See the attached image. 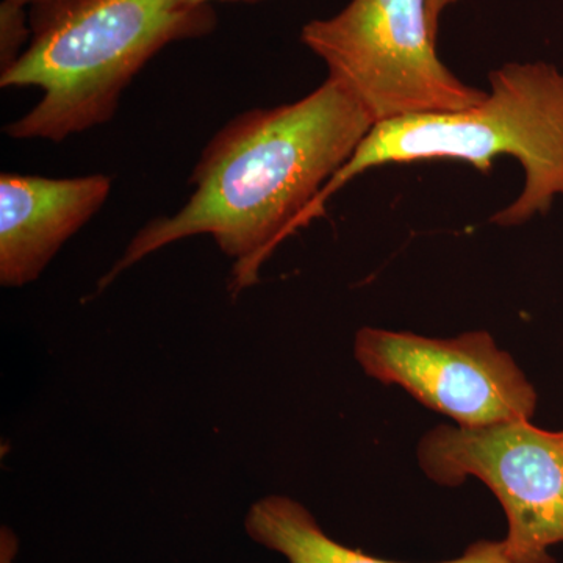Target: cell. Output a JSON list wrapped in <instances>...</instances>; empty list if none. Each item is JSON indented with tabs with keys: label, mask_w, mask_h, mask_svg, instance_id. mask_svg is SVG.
Listing matches in <instances>:
<instances>
[{
	"label": "cell",
	"mask_w": 563,
	"mask_h": 563,
	"mask_svg": "<svg viewBox=\"0 0 563 563\" xmlns=\"http://www.w3.org/2000/svg\"><path fill=\"white\" fill-rule=\"evenodd\" d=\"M373 128L362 103L329 77L299 101L239 114L203 150L187 203L144 225L98 290L152 252L198 235L235 258L231 291L246 290L284 240L303 228L314 199Z\"/></svg>",
	"instance_id": "6da1fadb"
},
{
	"label": "cell",
	"mask_w": 563,
	"mask_h": 563,
	"mask_svg": "<svg viewBox=\"0 0 563 563\" xmlns=\"http://www.w3.org/2000/svg\"><path fill=\"white\" fill-rule=\"evenodd\" d=\"M32 36L31 21L25 7L13 0L0 3V73L9 69L21 57L22 46Z\"/></svg>",
	"instance_id": "9c48e42d"
},
{
	"label": "cell",
	"mask_w": 563,
	"mask_h": 563,
	"mask_svg": "<svg viewBox=\"0 0 563 563\" xmlns=\"http://www.w3.org/2000/svg\"><path fill=\"white\" fill-rule=\"evenodd\" d=\"M428 0H351L329 20L307 22L301 41L325 63L374 124L479 106L488 91L463 84L437 55Z\"/></svg>",
	"instance_id": "277c9868"
},
{
	"label": "cell",
	"mask_w": 563,
	"mask_h": 563,
	"mask_svg": "<svg viewBox=\"0 0 563 563\" xmlns=\"http://www.w3.org/2000/svg\"><path fill=\"white\" fill-rule=\"evenodd\" d=\"M13 2L21 3V5H36V3L52 2V0H13Z\"/></svg>",
	"instance_id": "7c38bea8"
},
{
	"label": "cell",
	"mask_w": 563,
	"mask_h": 563,
	"mask_svg": "<svg viewBox=\"0 0 563 563\" xmlns=\"http://www.w3.org/2000/svg\"><path fill=\"white\" fill-rule=\"evenodd\" d=\"M479 106L451 113L413 114L374 124L350 161L322 188L303 217L320 218L325 203L366 169L424 161L470 163L492 172L499 155L525 169V188L493 224L514 228L544 214L563 195V74L550 63H506L492 70Z\"/></svg>",
	"instance_id": "3957f363"
},
{
	"label": "cell",
	"mask_w": 563,
	"mask_h": 563,
	"mask_svg": "<svg viewBox=\"0 0 563 563\" xmlns=\"http://www.w3.org/2000/svg\"><path fill=\"white\" fill-rule=\"evenodd\" d=\"M184 5H211L213 2H258V0H179Z\"/></svg>",
	"instance_id": "8fae6325"
},
{
	"label": "cell",
	"mask_w": 563,
	"mask_h": 563,
	"mask_svg": "<svg viewBox=\"0 0 563 563\" xmlns=\"http://www.w3.org/2000/svg\"><path fill=\"white\" fill-rule=\"evenodd\" d=\"M29 21L31 43L0 73V87H36L43 96L3 132L54 143L109 122L158 52L218 24L213 7L179 0H52L32 5Z\"/></svg>",
	"instance_id": "7a4b0ae2"
},
{
	"label": "cell",
	"mask_w": 563,
	"mask_h": 563,
	"mask_svg": "<svg viewBox=\"0 0 563 563\" xmlns=\"http://www.w3.org/2000/svg\"><path fill=\"white\" fill-rule=\"evenodd\" d=\"M111 179L106 174L49 179L0 176V284L21 288L38 279L74 233L102 209Z\"/></svg>",
	"instance_id": "52a82bcc"
},
{
	"label": "cell",
	"mask_w": 563,
	"mask_h": 563,
	"mask_svg": "<svg viewBox=\"0 0 563 563\" xmlns=\"http://www.w3.org/2000/svg\"><path fill=\"white\" fill-rule=\"evenodd\" d=\"M559 435H561L562 442H563V431L559 432Z\"/></svg>",
	"instance_id": "4fadbf2b"
},
{
	"label": "cell",
	"mask_w": 563,
	"mask_h": 563,
	"mask_svg": "<svg viewBox=\"0 0 563 563\" xmlns=\"http://www.w3.org/2000/svg\"><path fill=\"white\" fill-rule=\"evenodd\" d=\"M455 2H459V0H428L426 2V16H428L429 31H431L433 38L437 40V32H439L440 14Z\"/></svg>",
	"instance_id": "30bf717a"
},
{
	"label": "cell",
	"mask_w": 563,
	"mask_h": 563,
	"mask_svg": "<svg viewBox=\"0 0 563 563\" xmlns=\"http://www.w3.org/2000/svg\"><path fill=\"white\" fill-rule=\"evenodd\" d=\"M244 529L255 543L290 563H399L366 555L325 536L313 515L287 496H266L251 506ZM440 563H514L506 544L481 540L454 561Z\"/></svg>",
	"instance_id": "ba28073f"
},
{
	"label": "cell",
	"mask_w": 563,
	"mask_h": 563,
	"mask_svg": "<svg viewBox=\"0 0 563 563\" xmlns=\"http://www.w3.org/2000/svg\"><path fill=\"white\" fill-rule=\"evenodd\" d=\"M355 358L385 385H399L418 402L453 418L461 428L531 420L537 393L490 333L428 339L412 332L363 328Z\"/></svg>",
	"instance_id": "8992f818"
},
{
	"label": "cell",
	"mask_w": 563,
	"mask_h": 563,
	"mask_svg": "<svg viewBox=\"0 0 563 563\" xmlns=\"http://www.w3.org/2000/svg\"><path fill=\"white\" fill-rule=\"evenodd\" d=\"M418 462L433 483L457 487L483 481L506 512L503 540L514 563H555L563 543V442L531 420L484 428L439 426L418 444Z\"/></svg>",
	"instance_id": "5b68a950"
}]
</instances>
